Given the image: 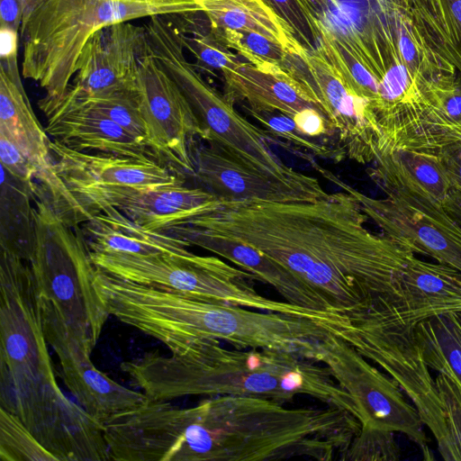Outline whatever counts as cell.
<instances>
[{
    "label": "cell",
    "instance_id": "obj_1",
    "mask_svg": "<svg viewBox=\"0 0 461 461\" xmlns=\"http://www.w3.org/2000/svg\"><path fill=\"white\" fill-rule=\"evenodd\" d=\"M359 202L341 190L313 202H222L185 225L241 240L311 286L347 319L393 302L414 253L366 227Z\"/></svg>",
    "mask_w": 461,
    "mask_h": 461
},
{
    "label": "cell",
    "instance_id": "obj_2",
    "mask_svg": "<svg viewBox=\"0 0 461 461\" xmlns=\"http://www.w3.org/2000/svg\"><path fill=\"white\" fill-rule=\"evenodd\" d=\"M122 369L150 400L183 396L244 395L291 402L307 395L349 411V394L320 362L285 350L234 349L216 339H196L171 356L149 352L124 362Z\"/></svg>",
    "mask_w": 461,
    "mask_h": 461
},
{
    "label": "cell",
    "instance_id": "obj_3",
    "mask_svg": "<svg viewBox=\"0 0 461 461\" xmlns=\"http://www.w3.org/2000/svg\"><path fill=\"white\" fill-rule=\"evenodd\" d=\"M20 37L22 74L54 103L67 94L88 40L119 23L201 13L197 0H25Z\"/></svg>",
    "mask_w": 461,
    "mask_h": 461
},
{
    "label": "cell",
    "instance_id": "obj_4",
    "mask_svg": "<svg viewBox=\"0 0 461 461\" xmlns=\"http://www.w3.org/2000/svg\"><path fill=\"white\" fill-rule=\"evenodd\" d=\"M139 320L141 330L171 353L196 339H216L235 348L285 350L308 359L313 345L338 329L316 319L249 310L157 288L145 293Z\"/></svg>",
    "mask_w": 461,
    "mask_h": 461
},
{
    "label": "cell",
    "instance_id": "obj_5",
    "mask_svg": "<svg viewBox=\"0 0 461 461\" xmlns=\"http://www.w3.org/2000/svg\"><path fill=\"white\" fill-rule=\"evenodd\" d=\"M150 50L191 104L203 131V140L264 174L309 193L316 199L329 194L316 177L287 166L272 150L269 138L249 122L225 95L212 86L186 59L178 31L166 15L144 23Z\"/></svg>",
    "mask_w": 461,
    "mask_h": 461
},
{
    "label": "cell",
    "instance_id": "obj_6",
    "mask_svg": "<svg viewBox=\"0 0 461 461\" xmlns=\"http://www.w3.org/2000/svg\"><path fill=\"white\" fill-rule=\"evenodd\" d=\"M35 240L27 262L40 296L93 351L110 315L95 285V267L78 227L66 223L35 185Z\"/></svg>",
    "mask_w": 461,
    "mask_h": 461
},
{
    "label": "cell",
    "instance_id": "obj_7",
    "mask_svg": "<svg viewBox=\"0 0 461 461\" xmlns=\"http://www.w3.org/2000/svg\"><path fill=\"white\" fill-rule=\"evenodd\" d=\"M95 267L113 276L188 297L234 306L302 316L303 307L260 294L255 276L214 256H128L90 250Z\"/></svg>",
    "mask_w": 461,
    "mask_h": 461
},
{
    "label": "cell",
    "instance_id": "obj_8",
    "mask_svg": "<svg viewBox=\"0 0 461 461\" xmlns=\"http://www.w3.org/2000/svg\"><path fill=\"white\" fill-rule=\"evenodd\" d=\"M414 325L372 307L347 320L336 335L384 369L411 399L423 424L432 432L442 458L461 461L433 379L414 335Z\"/></svg>",
    "mask_w": 461,
    "mask_h": 461
},
{
    "label": "cell",
    "instance_id": "obj_9",
    "mask_svg": "<svg viewBox=\"0 0 461 461\" xmlns=\"http://www.w3.org/2000/svg\"><path fill=\"white\" fill-rule=\"evenodd\" d=\"M318 171L360 203L383 234L414 254L427 255L461 272V224L443 205L391 170L374 164L372 180L384 193L374 198L343 182L332 172Z\"/></svg>",
    "mask_w": 461,
    "mask_h": 461
},
{
    "label": "cell",
    "instance_id": "obj_10",
    "mask_svg": "<svg viewBox=\"0 0 461 461\" xmlns=\"http://www.w3.org/2000/svg\"><path fill=\"white\" fill-rule=\"evenodd\" d=\"M312 359L325 366L349 394L361 426L403 433L427 451L424 424L416 408L389 375L352 346L330 332L313 345Z\"/></svg>",
    "mask_w": 461,
    "mask_h": 461
},
{
    "label": "cell",
    "instance_id": "obj_11",
    "mask_svg": "<svg viewBox=\"0 0 461 461\" xmlns=\"http://www.w3.org/2000/svg\"><path fill=\"white\" fill-rule=\"evenodd\" d=\"M136 92L152 149L181 173L194 176L193 140L203 139V129L185 95L150 49L139 60Z\"/></svg>",
    "mask_w": 461,
    "mask_h": 461
},
{
    "label": "cell",
    "instance_id": "obj_12",
    "mask_svg": "<svg viewBox=\"0 0 461 461\" xmlns=\"http://www.w3.org/2000/svg\"><path fill=\"white\" fill-rule=\"evenodd\" d=\"M223 95L231 102L245 103L254 112L278 113L290 119L307 136L327 144L337 131L313 94L292 73L276 65L247 61L224 68Z\"/></svg>",
    "mask_w": 461,
    "mask_h": 461
},
{
    "label": "cell",
    "instance_id": "obj_13",
    "mask_svg": "<svg viewBox=\"0 0 461 461\" xmlns=\"http://www.w3.org/2000/svg\"><path fill=\"white\" fill-rule=\"evenodd\" d=\"M72 226L86 221L96 209L109 205L153 231H167L217 207L221 201L210 191L184 182L152 187H102L72 193Z\"/></svg>",
    "mask_w": 461,
    "mask_h": 461
},
{
    "label": "cell",
    "instance_id": "obj_14",
    "mask_svg": "<svg viewBox=\"0 0 461 461\" xmlns=\"http://www.w3.org/2000/svg\"><path fill=\"white\" fill-rule=\"evenodd\" d=\"M41 300L46 340L59 359L61 377L78 404L104 424L116 414L134 409L149 400L97 369L92 351L75 335L51 303Z\"/></svg>",
    "mask_w": 461,
    "mask_h": 461
},
{
    "label": "cell",
    "instance_id": "obj_15",
    "mask_svg": "<svg viewBox=\"0 0 461 461\" xmlns=\"http://www.w3.org/2000/svg\"><path fill=\"white\" fill-rule=\"evenodd\" d=\"M149 49L144 25L124 22L97 31L82 51L65 96L102 98L134 90L139 60Z\"/></svg>",
    "mask_w": 461,
    "mask_h": 461
},
{
    "label": "cell",
    "instance_id": "obj_16",
    "mask_svg": "<svg viewBox=\"0 0 461 461\" xmlns=\"http://www.w3.org/2000/svg\"><path fill=\"white\" fill-rule=\"evenodd\" d=\"M299 57L306 66L321 108L337 131L344 155L360 164L374 163L379 155V131L369 104L320 47L303 49Z\"/></svg>",
    "mask_w": 461,
    "mask_h": 461
},
{
    "label": "cell",
    "instance_id": "obj_17",
    "mask_svg": "<svg viewBox=\"0 0 461 461\" xmlns=\"http://www.w3.org/2000/svg\"><path fill=\"white\" fill-rule=\"evenodd\" d=\"M0 132L24 155L59 217L71 225L74 198L57 173L50 140L23 88L18 63H0Z\"/></svg>",
    "mask_w": 461,
    "mask_h": 461
},
{
    "label": "cell",
    "instance_id": "obj_18",
    "mask_svg": "<svg viewBox=\"0 0 461 461\" xmlns=\"http://www.w3.org/2000/svg\"><path fill=\"white\" fill-rule=\"evenodd\" d=\"M50 149L57 173L71 195L91 188L152 187L184 182L180 171L155 158L88 153L56 140L50 141Z\"/></svg>",
    "mask_w": 461,
    "mask_h": 461
},
{
    "label": "cell",
    "instance_id": "obj_19",
    "mask_svg": "<svg viewBox=\"0 0 461 461\" xmlns=\"http://www.w3.org/2000/svg\"><path fill=\"white\" fill-rule=\"evenodd\" d=\"M194 176L223 202H313L314 196L278 181L213 144L192 146Z\"/></svg>",
    "mask_w": 461,
    "mask_h": 461
},
{
    "label": "cell",
    "instance_id": "obj_20",
    "mask_svg": "<svg viewBox=\"0 0 461 461\" xmlns=\"http://www.w3.org/2000/svg\"><path fill=\"white\" fill-rule=\"evenodd\" d=\"M38 105L47 119L46 132L71 149L161 159L140 139L77 99L64 96L59 102H38Z\"/></svg>",
    "mask_w": 461,
    "mask_h": 461
},
{
    "label": "cell",
    "instance_id": "obj_21",
    "mask_svg": "<svg viewBox=\"0 0 461 461\" xmlns=\"http://www.w3.org/2000/svg\"><path fill=\"white\" fill-rule=\"evenodd\" d=\"M212 252L252 274L258 281L271 285L285 302L321 312H334L326 302L307 284L258 249L234 238L192 226H177L167 230Z\"/></svg>",
    "mask_w": 461,
    "mask_h": 461
},
{
    "label": "cell",
    "instance_id": "obj_22",
    "mask_svg": "<svg viewBox=\"0 0 461 461\" xmlns=\"http://www.w3.org/2000/svg\"><path fill=\"white\" fill-rule=\"evenodd\" d=\"M375 307L414 326L436 315L461 312V272L412 255L402 272L396 298Z\"/></svg>",
    "mask_w": 461,
    "mask_h": 461
},
{
    "label": "cell",
    "instance_id": "obj_23",
    "mask_svg": "<svg viewBox=\"0 0 461 461\" xmlns=\"http://www.w3.org/2000/svg\"><path fill=\"white\" fill-rule=\"evenodd\" d=\"M80 225L93 252L143 257L191 252L190 244L183 239L167 231L146 230L109 205L96 209Z\"/></svg>",
    "mask_w": 461,
    "mask_h": 461
},
{
    "label": "cell",
    "instance_id": "obj_24",
    "mask_svg": "<svg viewBox=\"0 0 461 461\" xmlns=\"http://www.w3.org/2000/svg\"><path fill=\"white\" fill-rule=\"evenodd\" d=\"M433 56L461 77V0H397Z\"/></svg>",
    "mask_w": 461,
    "mask_h": 461
},
{
    "label": "cell",
    "instance_id": "obj_25",
    "mask_svg": "<svg viewBox=\"0 0 461 461\" xmlns=\"http://www.w3.org/2000/svg\"><path fill=\"white\" fill-rule=\"evenodd\" d=\"M212 30L258 33L299 56L303 49L292 28L262 0H197Z\"/></svg>",
    "mask_w": 461,
    "mask_h": 461
},
{
    "label": "cell",
    "instance_id": "obj_26",
    "mask_svg": "<svg viewBox=\"0 0 461 461\" xmlns=\"http://www.w3.org/2000/svg\"><path fill=\"white\" fill-rule=\"evenodd\" d=\"M36 183L24 182L1 166L0 248L29 261L35 240Z\"/></svg>",
    "mask_w": 461,
    "mask_h": 461
},
{
    "label": "cell",
    "instance_id": "obj_27",
    "mask_svg": "<svg viewBox=\"0 0 461 461\" xmlns=\"http://www.w3.org/2000/svg\"><path fill=\"white\" fill-rule=\"evenodd\" d=\"M413 330L428 366L447 376L461 390V312L430 317Z\"/></svg>",
    "mask_w": 461,
    "mask_h": 461
},
{
    "label": "cell",
    "instance_id": "obj_28",
    "mask_svg": "<svg viewBox=\"0 0 461 461\" xmlns=\"http://www.w3.org/2000/svg\"><path fill=\"white\" fill-rule=\"evenodd\" d=\"M373 164L399 175L433 200L445 205L452 185L440 155L415 150H395Z\"/></svg>",
    "mask_w": 461,
    "mask_h": 461
},
{
    "label": "cell",
    "instance_id": "obj_29",
    "mask_svg": "<svg viewBox=\"0 0 461 461\" xmlns=\"http://www.w3.org/2000/svg\"><path fill=\"white\" fill-rule=\"evenodd\" d=\"M211 32L247 62L253 65H276L297 78L303 74L304 64L299 56L265 36L229 29H211Z\"/></svg>",
    "mask_w": 461,
    "mask_h": 461
},
{
    "label": "cell",
    "instance_id": "obj_30",
    "mask_svg": "<svg viewBox=\"0 0 461 461\" xmlns=\"http://www.w3.org/2000/svg\"><path fill=\"white\" fill-rule=\"evenodd\" d=\"M2 461H58L13 413L0 408Z\"/></svg>",
    "mask_w": 461,
    "mask_h": 461
},
{
    "label": "cell",
    "instance_id": "obj_31",
    "mask_svg": "<svg viewBox=\"0 0 461 461\" xmlns=\"http://www.w3.org/2000/svg\"><path fill=\"white\" fill-rule=\"evenodd\" d=\"M77 100L114 122L152 149L149 130L140 111L136 88L107 97Z\"/></svg>",
    "mask_w": 461,
    "mask_h": 461
},
{
    "label": "cell",
    "instance_id": "obj_32",
    "mask_svg": "<svg viewBox=\"0 0 461 461\" xmlns=\"http://www.w3.org/2000/svg\"><path fill=\"white\" fill-rule=\"evenodd\" d=\"M244 111L256 120L261 129L270 139L279 142H286L294 148L303 149L310 153L322 158L343 157V154L304 134L294 122L289 117L278 113L254 112L243 107Z\"/></svg>",
    "mask_w": 461,
    "mask_h": 461
},
{
    "label": "cell",
    "instance_id": "obj_33",
    "mask_svg": "<svg viewBox=\"0 0 461 461\" xmlns=\"http://www.w3.org/2000/svg\"><path fill=\"white\" fill-rule=\"evenodd\" d=\"M292 28L307 50L318 48L321 37V20L312 0H262Z\"/></svg>",
    "mask_w": 461,
    "mask_h": 461
},
{
    "label": "cell",
    "instance_id": "obj_34",
    "mask_svg": "<svg viewBox=\"0 0 461 461\" xmlns=\"http://www.w3.org/2000/svg\"><path fill=\"white\" fill-rule=\"evenodd\" d=\"M393 431L361 426L341 460L396 461L401 451Z\"/></svg>",
    "mask_w": 461,
    "mask_h": 461
},
{
    "label": "cell",
    "instance_id": "obj_35",
    "mask_svg": "<svg viewBox=\"0 0 461 461\" xmlns=\"http://www.w3.org/2000/svg\"><path fill=\"white\" fill-rule=\"evenodd\" d=\"M176 27L184 48L194 54L200 65L221 71L242 61L211 32L206 35L189 37Z\"/></svg>",
    "mask_w": 461,
    "mask_h": 461
},
{
    "label": "cell",
    "instance_id": "obj_36",
    "mask_svg": "<svg viewBox=\"0 0 461 461\" xmlns=\"http://www.w3.org/2000/svg\"><path fill=\"white\" fill-rule=\"evenodd\" d=\"M436 383L445 409L448 429L461 449V390L443 374H438Z\"/></svg>",
    "mask_w": 461,
    "mask_h": 461
},
{
    "label": "cell",
    "instance_id": "obj_37",
    "mask_svg": "<svg viewBox=\"0 0 461 461\" xmlns=\"http://www.w3.org/2000/svg\"><path fill=\"white\" fill-rule=\"evenodd\" d=\"M1 166L17 178L24 182L36 179V171L22 151L3 133L0 132Z\"/></svg>",
    "mask_w": 461,
    "mask_h": 461
},
{
    "label": "cell",
    "instance_id": "obj_38",
    "mask_svg": "<svg viewBox=\"0 0 461 461\" xmlns=\"http://www.w3.org/2000/svg\"><path fill=\"white\" fill-rule=\"evenodd\" d=\"M452 189L461 195V143L445 149L440 154Z\"/></svg>",
    "mask_w": 461,
    "mask_h": 461
},
{
    "label": "cell",
    "instance_id": "obj_39",
    "mask_svg": "<svg viewBox=\"0 0 461 461\" xmlns=\"http://www.w3.org/2000/svg\"><path fill=\"white\" fill-rule=\"evenodd\" d=\"M23 13L22 0H0V25L20 32Z\"/></svg>",
    "mask_w": 461,
    "mask_h": 461
},
{
    "label": "cell",
    "instance_id": "obj_40",
    "mask_svg": "<svg viewBox=\"0 0 461 461\" xmlns=\"http://www.w3.org/2000/svg\"><path fill=\"white\" fill-rule=\"evenodd\" d=\"M20 32L0 25V61H17L18 33Z\"/></svg>",
    "mask_w": 461,
    "mask_h": 461
},
{
    "label": "cell",
    "instance_id": "obj_41",
    "mask_svg": "<svg viewBox=\"0 0 461 461\" xmlns=\"http://www.w3.org/2000/svg\"><path fill=\"white\" fill-rule=\"evenodd\" d=\"M444 207L461 224V195L457 192L451 191Z\"/></svg>",
    "mask_w": 461,
    "mask_h": 461
}]
</instances>
